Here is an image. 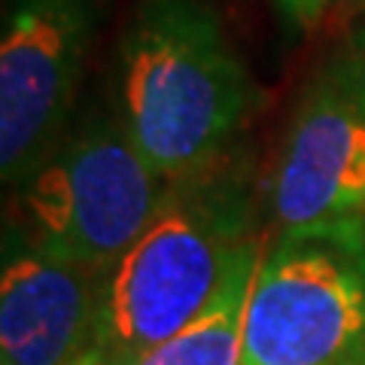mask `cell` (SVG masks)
Instances as JSON below:
<instances>
[{
    "label": "cell",
    "mask_w": 365,
    "mask_h": 365,
    "mask_svg": "<svg viewBox=\"0 0 365 365\" xmlns=\"http://www.w3.org/2000/svg\"><path fill=\"white\" fill-rule=\"evenodd\" d=\"M253 83L207 0H140L119 49V119L168 182L207 174L247 119Z\"/></svg>",
    "instance_id": "6da1fadb"
},
{
    "label": "cell",
    "mask_w": 365,
    "mask_h": 365,
    "mask_svg": "<svg viewBox=\"0 0 365 365\" xmlns=\"http://www.w3.org/2000/svg\"><path fill=\"white\" fill-rule=\"evenodd\" d=\"M250 192L232 170L174 182L162 213L104 280L98 347L110 365L174 338L220 299L235 268L256 253Z\"/></svg>",
    "instance_id": "7a4b0ae2"
},
{
    "label": "cell",
    "mask_w": 365,
    "mask_h": 365,
    "mask_svg": "<svg viewBox=\"0 0 365 365\" xmlns=\"http://www.w3.org/2000/svg\"><path fill=\"white\" fill-rule=\"evenodd\" d=\"M365 356V222L287 232L259 250L241 365H347Z\"/></svg>",
    "instance_id": "3957f363"
},
{
    "label": "cell",
    "mask_w": 365,
    "mask_h": 365,
    "mask_svg": "<svg viewBox=\"0 0 365 365\" xmlns=\"http://www.w3.org/2000/svg\"><path fill=\"white\" fill-rule=\"evenodd\" d=\"M170 189L119 116H91L25 182L28 241L55 259L110 271L162 213Z\"/></svg>",
    "instance_id": "277c9868"
},
{
    "label": "cell",
    "mask_w": 365,
    "mask_h": 365,
    "mask_svg": "<svg viewBox=\"0 0 365 365\" xmlns=\"http://www.w3.org/2000/svg\"><path fill=\"white\" fill-rule=\"evenodd\" d=\"M280 235L365 222V61L332 55L304 86L271 177Z\"/></svg>",
    "instance_id": "5b68a950"
},
{
    "label": "cell",
    "mask_w": 365,
    "mask_h": 365,
    "mask_svg": "<svg viewBox=\"0 0 365 365\" xmlns=\"http://www.w3.org/2000/svg\"><path fill=\"white\" fill-rule=\"evenodd\" d=\"M91 28V0H19L13 6L0 43L4 182H28L58 150Z\"/></svg>",
    "instance_id": "8992f818"
},
{
    "label": "cell",
    "mask_w": 365,
    "mask_h": 365,
    "mask_svg": "<svg viewBox=\"0 0 365 365\" xmlns=\"http://www.w3.org/2000/svg\"><path fill=\"white\" fill-rule=\"evenodd\" d=\"M104 268L55 259L19 241L0 277L4 365H71L101 338Z\"/></svg>",
    "instance_id": "52a82bcc"
},
{
    "label": "cell",
    "mask_w": 365,
    "mask_h": 365,
    "mask_svg": "<svg viewBox=\"0 0 365 365\" xmlns=\"http://www.w3.org/2000/svg\"><path fill=\"white\" fill-rule=\"evenodd\" d=\"M256 259L259 250L235 268L220 299L195 323L177 332L174 338L155 344L153 350L140 353L131 365H241L244 304L256 271Z\"/></svg>",
    "instance_id": "ba28073f"
},
{
    "label": "cell",
    "mask_w": 365,
    "mask_h": 365,
    "mask_svg": "<svg viewBox=\"0 0 365 365\" xmlns=\"http://www.w3.org/2000/svg\"><path fill=\"white\" fill-rule=\"evenodd\" d=\"M326 13V0H299V25L311 28Z\"/></svg>",
    "instance_id": "9c48e42d"
},
{
    "label": "cell",
    "mask_w": 365,
    "mask_h": 365,
    "mask_svg": "<svg viewBox=\"0 0 365 365\" xmlns=\"http://www.w3.org/2000/svg\"><path fill=\"white\" fill-rule=\"evenodd\" d=\"M365 6V0H326V13L323 16H335V19H353Z\"/></svg>",
    "instance_id": "30bf717a"
},
{
    "label": "cell",
    "mask_w": 365,
    "mask_h": 365,
    "mask_svg": "<svg viewBox=\"0 0 365 365\" xmlns=\"http://www.w3.org/2000/svg\"><path fill=\"white\" fill-rule=\"evenodd\" d=\"M350 21H353V25H350V46L362 55V61H365V6Z\"/></svg>",
    "instance_id": "8fae6325"
},
{
    "label": "cell",
    "mask_w": 365,
    "mask_h": 365,
    "mask_svg": "<svg viewBox=\"0 0 365 365\" xmlns=\"http://www.w3.org/2000/svg\"><path fill=\"white\" fill-rule=\"evenodd\" d=\"M71 365H110V359H107V353L95 344V347L88 350V353H83V356H79V359H73Z\"/></svg>",
    "instance_id": "7c38bea8"
},
{
    "label": "cell",
    "mask_w": 365,
    "mask_h": 365,
    "mask_svg": "<svg viewBox=\"0 0 365 365\" xmlns=\"http://www.w3.org/2000/svg\"><path fill=\"white\" fill-rule=\"evenodd\" d=\"M277 4L287 9V16H289V19L299 21V0H277Z\"/></svg>",
    "instance_id": "4fadbf2b"
},
{
    "label": "cell",
    "mask_w": 365,
    "mask_h": 365,
    "mask_svg": "<svg viewBox=\"0 0 365 365\" xmlns=\"http://www.w3.org/2000/svg\"><path fill=\"white\" fill-rule=\"evenodd\" d=\"M347 365H365V356H362V359H353V362H347Z\"/></svg>",
    "instance_id": "5bb4252c"
}]
</instances>
